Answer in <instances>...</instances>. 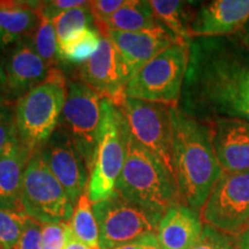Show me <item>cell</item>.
I'll return each mask as SVG.
<instances>
[{"label": "cell", "mask_w": 249, "mask_h": 249, "mask_svg": "<svg viewBox=\"0 0 249 249\" xmlns=\"http://www.w3.org/2000/svg\"><path fill=\"white\" fill-rule=\"evenodd\" d=\"M178 107L202 123L249 121L248 50L231 37L193 38Z\"/></svg>", "instance_id": "obj_1"}, {"label": "cell", "mask_w": 249, "mask_h": 249, "mask_svg": "<svg viewBox=\"0 0 249 249\" xmlns=\"http://www.w3.org/2000/svg\"><path fill=\"white\" fill-rule=\"evenodd\" d=\"M173 124L174 177L180 202L200 213L222 176L207 124L171 107Z\"/></svg>", "instance_id": "obj_2"}, {"label": "cell", "mask_w": 249, "mask_h": 249, "mask_svg": "<svg viewBox=\"0 0 249 249\" xmlns=\"http://www.w3.org/2000/svg\"><path fill=\"white\" fill-rule=\"evenodd\" d=\"M114 191L161 214L181 203L174 177L156 156L130 135L126 160Z\"/></svg>", "instance_id": "obj_3"}, {"label": "cell", "mask_w": 249, "mask_h": 249, "mask_svg": "<svg viewBox=\"0 0 249 249\" xmlns=\"http://www.w3.org/2000/svg\"><path fill=\"white\" fill-rule=\"evenodd\" d=\"M67 79L60 67L15 102V123L20 142L34 152L57 129L67 97Z\"/></svg>", "instance_id": "obj_4"}, {"label": "cell", "mask_w": 249, "mask_h": 249, "mask_svg": "<svg viewBox=\"0 0 249 249\" xmlns=\"http://www.w3.org/2000/svg\"><path fill=\"white\" fill-rule=\"evenodd\" d=\"M128 139V127L120 107L103 98L102 120L87 188L92 204L113 194L126 160Z\"/></svg>", "instance_id": "obj_5"}, {"label": "cell", "mask_w": 249, "mask_h": 249, "mask_svg": "<svg viewBox=\"0 0 249 249\" xmlns=\"http://www.w3.org/2000/svg\"><path fill=\"white\" fill-rule=\"evenodd\" d=\"M189 44L174 43L130 77L124 96L176 107L188 66Z\"/></svg>", "instance_id": "obj_6"}, {"label": "cell", "mask_w": 249, "mask_h": 249, "mask_svg": "<svg viewBox=\"0 0 249 249\" xmlns=\"http://www.w3.org/2000/svg\"><path fill=\"white\" fill-rule=\"evenodd\" d=\"M99 230V247L113 249L140 238L156 234L163 214L126 198L117 191L92 204Z\"/></svg>", "instance_id": "obj_7"}, {"label": "cell", "mask_w": 249, "mask_h": 249, "mask_svg": "<svg viewBox=\"0 0 249 249\" xmlns=\"http://www.w3.org/2000/svg\"><path fill=\"white\" fill-rule=\"evenodd\" d=\"M22 205L27 216L40 225L71 222L74 204L49 169L40 149L34 151L23 177Z\"/></svg>", "instance_id": "obj_8"}, {"label": "cell", "mask_w": 249, "mask_h": 249, "mask_svg": "<svg viewBox=\"0 0 249 249\" xmlns=\"http://www.w3.org/2000/svg\"><path fill=\"white\" fill-rule=\"evenodd\" d=\"M119 107L130 138L156 156L174 177L173 124L170 105L124 97Z\"/></svg>", "instance_id": "obj_9"}, {"label": "cell", "mask_w": 249, "mask_h": 249, "mask_svg": "<svg viewBox=\"0 0 249 249\" xmlns=\"http://www.w3.org/2000/svg\"><path fill=\"white\" fill-rule=\"evenodd\" d=\"M201 218L226 234L236 236L249 227V170L223 172L201 210Z\"/></svg>", "instance_id": "obj_10"}, {"label": "cell", "mask_w": 249, "mask_h": 249, "mask_svg": "<svg viewBox=\"0 0 249 249\" xmlns=\"http://www.w3.org/2000/svg\"><path fill=\"white\" fill-rule=\"evenodd\" d=\"M103 98L79 80L67 86V97L59 127L70 136L74 147L91 170L99 124L102 120Z\"/></svg>", "instance_id": "obj_11"}, {"label": "cell", "mask_w": 249, "mask_h": 249, "mask_svg": "<svg viewBox=\"0 0 249 249\" xmlns=\"http://www.w3.org/2000/svg\"><path fill=\"white\" fill-rule=\"evenodd\" d=\"M76 75L77 80L117 107L126 97L124 89L130 79L129 71L119 51L107 37L103 36L98 51L89 61L77 66Z\"/></svg>", "instance_id": "obj_12"}, {"label": "cell", "mask_w": 249, "mask_h": 249, "mask_svg": "<svg viewBox=\"0 0 249 249\" xmlns=\"http://www.w3.org/2000/svg\"><path fill=\"white\" fill-rule=\"evenodd\" d=\"M40 152L49 169L64 187L75 207L80 196L88 188L90 172L71 138L58 126L51 138L40 148Z\"/></svg>", "instance_id": "obj_13"}, {"label": "cell", "mask_w": 249, "mask_h": 249, "mask_svg": "<svg viewBox=\"0 0 249 249\" xmlns=\"http://www.w3.org/2000/svg\"><path fill=\"white\" fill-rule=\"evenodd\" d=\"M4 90L6 99L21 98L28 91L42 83L50 68L35 51L29 38L15 42L6 50L2 61Z\"/></svg>", "instance_id": "obj_14"}, {"label": "cell", "mask_w": 249, "mask_h": 249, "mask_svg": "<svg viewBox=\"0 0 249 249\" xmlns=\"http://www.w3.org/2000/svg\"><path fill=\"white\" fill-rule=\"evenodd\" d=\"M104 37H107L119 51L130 77L169 46L180 43L160 23L139 31H112Z\"/></svg>", "instance_id": "obj_15"}, {"label": "cell", "mask_w": 249, "mask_h": 249, "mask_svg": "<svg viewBox=\"0 0 249 249\" xmlns=\"http://www.w3.org/2000/svg\"><path fill=\"white\" fill-rule=\"evenodd\" d=\"M223 172L249 170V121L218 118L205 121Z\"/></svg>", "instance_id": "obj_16"}, {"label": "cell", "mask_w": 249, "mask_h": 249, "mask_svg": "<svg viewBox=\"0 0 249 249\" xmlns=\"http://www.w3.org/2000/svg\"><path fill=\"white\" fill-rule=\"evenodd\" d=\"M249 21V0H213L194 9L191 34L196 37H229Z\"/></svg>", "instance_id": "obj_17"}, {"label": "cell", "mask_w": 249, "mask_h": 249, "mask_svg": "<svg viewBox=\"0 0 249 249\" xmlns=\"http://www.w3.org/2000/svg\"><path fill=\"white\" fill-rule=\"evenodd\" d=\"M203 227L201 213L180 203L165 211L156 236L160 249H188L200 239Z\"/></svg>", "instance_id": "obj_18"}, {"label": "cell", "mask_w": 249, "mask_h": 249, "mask_svg": "<svg viewBox=\"0 0 249 249\" xmlns=\"http://www.w3.org/2000/svg\"><path fill=\"white\" fill-rule=\"evenodd\" d=\"M33 152L20 140L12 143L0 155V210L24 213L22 186L26 167Z\"/></svg>", "instance_id": "obj_19"}, {"label": "cell", "mask_w": 249, "mask_h": 249, "mask_svg": "<svg viewBox=\"0 0 249 249\" xmlns=\"http://www.w3.org/2000/svg\"><path fill=\"white\" fill-rule=\"evenodd\" d=\"M42 18L40 1L0 0V29L8 48L18 40L33 36Z\"/></svg>", "instance_id": "obj_20"}, {"label": "cell", "mask_w": 249, "mask_h": 249, "mask_svg": "<svg viewBox=\"0 0 249 249\" xmlns=\"http://www.w3.org/2000/svg\"><path fill=\"white\" fill-rule=\"evenodd\" d=\"M160 24L156 18L150 1L147 0H126L104 22L95 24L102 36L112 31H139Z\"/></svg>", "instance_id": "obj_21"}, {"label": "cell", "mask_w": 249, "mask_h": 249, "mask_svg": "<svg viewBox=\"0 0 249 249\" xmlns=\"http://www.w3.org/2000/svg\"><path fill=\"white\" fill-rule=\"evenodd\" d=\"M192 1L180 0H151L150 5L157 21L170 30L180 43L189 44L193 36L191 22L193 18Z\"/></svg>", "instance_id": "obj_22"}, {"label": "cell", "mask_w": 249, "mask_h": 249, "mask_svg": "<svg viewBox=\"0 0 249 249\" xmlns=\"http://www.w3.org/2000/svg\"><path fill=\"white\" fill-rule=\"evenodd\" d=\"M102 38V34L95 26L77 31L66 42L58 46L60 64L67 62L76 66L86 64L98 51Z\"/></svg>", "instance_id": "obj_23"}, {"label": "cell", "mask_w": 249, "mask_h": 249, "mask_svg": "<svg viewBox=\"0 0 249 249\" xmlns=\"http://www.w3.org/2000/svg\"><path fill=\"white\" fill-rule=\"evenodd\" d=\"M70 223L75 238L92 249H101L98 224L92 210V202L87 191L77 200Z\"/></svg>", "instance_id": "obj_24"}, {"label": "cell", "mask_w": 249, "mask_h": 249, "mask_svg": "<svg viewBox=\"0 0 249 249\" xmlns=\"http://www.w3.org/2000/svg\"><path fill=\"white\" fill-rule=\"evenodd\" d=\"M89 5L70 9V11L59 14L57 18L52 20L55 34H57L58 46L66 42L77 31L95 26V20L90 12Z\"/></svg>", "instance_id": "obj_25"}, {"label": "cell", "mask_w": 249, "mask_h": 249, "mask_svg": "<svg viewBox=\"0 0 249 249\" xmlns=\"http://www.w3.org/2000/svg\"><path fill=\"white\" fill-rule=\"evenodd\" d=\"M29 39L35 51L45 61L50 70L59 67L60 60L58 55L57 34L51 20L43 18L38 29L33 36L29 37Z\"/></svg>", "instance_id": "obj_26"}, {"label": "cell", "mask_w": 249, "mask_h": 249, "mask_svg": "<svg viewBox=\"0 0 249 249\" xmlns=\"http://www.w3.org/2000/svg\"><path fill=\"white\" fill-rule=\"evenodd\" d=\"M28 219L26 213L0 210V249H14L22 236Z\"/></svg>", "instance_id": "obj_27"}, {"label": "cell", "mask_w": 249, "mask_h": 249, "mask_svg": "<svg viewBox=\"0 0 249 249\" xmlns=\"http://www.w3.org/2000/svg\"><path fill=\"white\" fill-rule=\"evenodd\" d=\"M15 103L0 98V155L18 140L15 123Z\"/></svg>", "instance_id": "obj_28"}, {"label": "cell", "mask_w": 249, "mask_h": 249, "mask_svg": "<svg viewBox=\"0 0 249 249\" xmlns=\"http://www.w3.org/2000/svg\"><path fill=\"white\" fill-rule=\"evenodd\" d=\"M235 246V236L226 234L204 224L200 239L188 249H234Z\"/></svg>", "instance_id": "obj_29"}, {"label": "cell", "mask_w": 249, "mask_h": 249, "mask_svg": "<svg viewBox=\"0 0 249 249\" xmlns=\"http://www.w3.org/2000/svg\"><path fill=\"white\" fill-rule=\"evenodd\" d=\"M70 231V222L42 225V249H65Z\"/></svg>", "instance_id": "obj_30"}, {"label": "cell", "mask_w": 249, "mask_h": 249, "mask_svg": "<svg viewBox=\"0 0 249 249\" xmlns=\"http://www.w3.org/2000/svg\"><path fill=\"white\" fill-rule=\"evenodd\" d=\"M90 1H83V0H44L40 1V13L43 18L53 20L59 14L70 9L82 7V6L89 5Z\"/></svg>", "instance_id": "obj_31"}, {"label": "cell", "mask_w": 249, "mask_h": 249, "mask_svg": "<svg viewBox=\"0 0 249 249\" xmlns=\"http://www.w3.org/2000/svg\"><path fill=\"white\" fill-rule=\"evenodd\" d=\"M126 0H93L90 1L89 8L91 12L95 24L104 22L110 18L121 6H124Z\"/></svg>", "instance_id": "obj_32"}, {"label": "cell", "mask_w": 249, "mask_h": 249, "mask_svg": "<svg viewBox=\"0 0 249 249\" xmlns=\"http://www.w3.org/2000/svg\"><path fill=\"white\" fill-rule=\"evenodd\" d=\"M14 249H42V225L29 218L23 234Z\"/></svg>", "instance_id": "obj_33"}, {"label": "cell", "mask_w": 249, "mask_h": 249, "mask_svg": "<svg viewBox=\"0 0 249 249\" xmlns=\"http://www.w3.org/2000/svg\"><path fill=\"white\" fill-rule=\"evenodd\" d=\"M113 249H160L156 234H149Z\"/></svg>", "instance_id": "obj_34"}, {"label": "cell", "mask_w": 249, "mask_h": 249, "mask_svg": "<svg viewBox=\"0 0 249 249\" xmlns=\"http://www.w3.org/2000/svg\"><path fill=\"white\" fill-rule=\"evenodd\" d=\"M231 38L238 43L239 45H241L242 48H245L249 51V21L238 33L232 35Z\"/></svg>", "instance_id": "obj_35"}, {"label": "cell", "mask_w": 249, "mask_h": 249, "mask_svg": "<svg viewBox=\"0 0 249 249\" xmlns=\"http://www.w3.org/2000/svg\"><path fill=\"white\" fill-rule=\"evenodd\" d=\"M7 43H6L5 35L2 33V30L0 29V87L4 89V83H5V77H4V68H2V61H4V57L6 53V50H7ZM5 92V90H4Z\"/></svg>", "instance_id": "obj_36"}, {"label": "cell", "mask_w": 249, "mask_h": 249, "mask_svg": "<svg viewBox=\"0 0 249 249\" xmlns=\"http://www.w3.org/2000/svg\"><path fill=\"white\" fill-rule=\"evenodd\" d=\"M65 249H92V248L89 247V246H87L86 244H83L82 241H80L79 239L75 238L73 234V232H71V231H70V234H68Z\"/></svg>", "instance_id": "obj_37"}, {"label": "cell", "mask_w": 249, "mask_h": 249, "mask_svg": "<svg viewBox=\"0 0 249 249\" xmlns=\"http://www.w3.org/2000/svg\"><path fill=\"white\" fill-rule=\"evenodd\" d=\"M235 242L239 249H249V227L235 236Z\"/></svg>", "instance_id": "obj_38"}, {"label": "cell", "mask_w": 249, "mask_h": 249, "mask_svg": "<svg viewBox=\"0 0 249 249\" xmlns=\"http://www.w3.org/2000/svg\"><path fill=\"white\" fill-rule=\"evenodd\" d=\"M5 96V92H4V89L1 88V87H0V98H2Z\"/></svg>", "instance_id": "obj_39"}, {"label": "cell", "mask_w": 249, "mask_h": 249, "mask_svg": "<svg viewBox=\"0 0 249 249\" xmlns=\"http://www.w3.org/2000/svg\"><path fill=\"white\" fill-rule=\"evenodd\" d=\"M234 249H239V248H238V246H235V248H234Z\"/></svg>", "instance_id": "obj_40"}]
</instances>
